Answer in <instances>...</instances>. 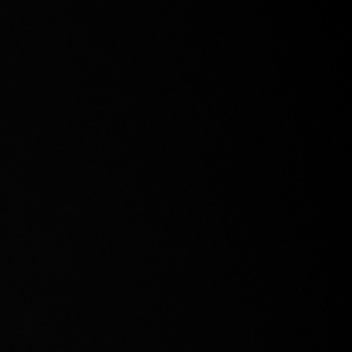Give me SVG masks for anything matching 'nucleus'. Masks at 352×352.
<instances>
[]
</instances>
